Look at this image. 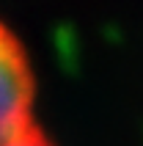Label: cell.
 I'll use <instances>...</instances> for the list:
<instances>
[{
  "mask_svg": "<svg viewBox=\"0 0 143 146\" xmlns=\"http://www.w3.org/2000/svg\"><path fill=\"white\" fill-rule=\"evenodd\" d=\"M33 77L19 41L0 22V146L33 130Z\"/></svg>",
  "mask_w": 143,
  "mask_h": 146,
  "instance_id": "obj_1",
  "label": "cell"
},
{
  "mask_svg": "<svg viewBox=\"0 0 143 146\" xmlns=\"http://www.w3.org/2000/svg\"><path fill=\"white\" fill-rule=\"evenodd\" d=\"M6 146H44V143H41V138L36 135V130H30L28 135H22V138L11 141V143H6Z\"/></svg>",
  "mask_w": 143,
  "mask_h": 146,
  "instance_id": "obj_2",
  "label": "cell"
}]
</instances>
